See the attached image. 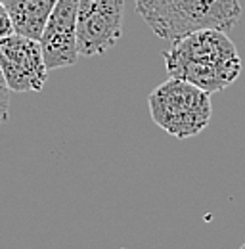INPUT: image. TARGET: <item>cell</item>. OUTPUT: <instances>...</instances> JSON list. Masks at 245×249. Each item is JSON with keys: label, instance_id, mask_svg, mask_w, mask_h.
<instances>
[{"label": "cell", "instance_id": "3", "mask_svg": "<svg viewBox=\"0 0 245 249\" xmlns=\"http://www.w3.org/2000/svg\"><path fill=\"white\" fill-rule=\"evenodd\" d=\"M148 106L153 123L180 140L199 134L213 115L211 94L175 77L150 94Z\"/></svg>", "mask_w": 245, "mask_h": 249}, {"label": "cell", "instance_id": "4", "mask_svg": "<svg viewBox=\"0 0 245 249\" xmlns=\"http://www.w3.org/2000/svg\"><path fill=\"white\" fill-rule=\"evenodd\" d=\"M0 71L10 92H40L48 81L40 42L18 33L0 38Z\"/></svg>", "mask_w": 245, "mask_h": 249}, {"label": "cell", "instance_id": "8", "mask_svg": "<svg viewBox=\"0 0 245 249\" xmlns=\"http://www.w3.org/2000/svg\"><path fill=\"white\" fill-rule=\"evenodd\" d=\"M10 35H14L12 19H10V16H8L6 6L0 2V38H6V36H10Z\"/></svg>", "mask_w": 245, "mask_h": 249}, {"label": "cell", "instance_id": "12", "mask_svg": "<svg viewBox=\"0 0 245 249\" xmlns=\"http://www.w3.org/2000/svg\"><path fill=\"white\" fill-rule=\"evenodd\" d=\"M0 2H2V0H0Z\"/></svg>", "mask_w": 245, "mask_h": 249}, {"label": "cell", "instance_id": "11", "mask_svg": "<svg viewBox=\"0 0 245 249\" xmlns=\"http://www.w3.org/2000/svg\"><path fill=\"white\" fill-rule=\"evenodd\" d=\"M240 249H245V244H244V246H242V248H240Z\"/></svg>", "mask_w": 245, "mask_h": 249}, {"label": "cell", "instance_id": "9", "mask_svg": "<svg viewBox=\"0 0 245 249\" xmlns=\"http://www.w3.org/2000/svg\"><path fill=\"white\" fill-rule=\"evenodd\" d=\"M10 111V89L6 85H0V124L6 123Z\"/></svg>", "mask_w": 245, "mask_h": 249}, {"label": "cell", "instance_id": "6", "mask_svg": "<svg viewBox=\"0 0 245 249\" xmlns=\"http://www.w3.org/2000/svg\"><path fill=\"white\" fill-rule=\"evenodd\" d=\"M77 10L79 0H58L44 25L38 42L48 71L71 67L79 62Z\"/></svg>", "mask_w": 245, "mask_h": 249}, {"label": "cell", "instance_id": "5", "mask_svg": "<svg viewBox=\"0 0 245 249\" xmlns=\"http://www.w3.org/2000/svg\"><path fill=\"white\" fill-rule=\"evenodd\" d=\"M124 0H79L77 46L79 56H102L115 46L122 31Z\"/></svg>", "mask_w": 245, "mask_h": 249}, {"label": "cell", "instance_id": "2", "mask_svg": "<svg viewBox=\"0 0 245 249\" xmlns=\"http://www.w3.org/2000/svg\"><path fill=\"white\" fill-rule=\"evenodd\" d=\"M136 12L159 38L176 40L199 29L230 33L240 16V0H134Z\"/></svg>", "mask_w": 245, "mask_h": 249}, {"label": "cell", "instance_id": "10", "mask_svg": "<svg viewBox=\"0 0 245 249\" xmlns=\"http://www.w3.org/2000/svg\"><path fill=\"white\" fill-rule=\"evenodd\" d=\"M0 85H4V77H2V71H0Z\"/></svg>", "mask_w": 245, "mask_h": 249}, {"label": "cell", "instance_id": "1", "mask_svg": "<svg viewBox=\"0 0 245 249\" xmlns=\"http://www.w3.org/2000/svg\"><path fill=\"white\" fill-rule=\"evenodd\" d=\"M169 77L182 79L209 94L228 89L242 73V58L228 33L199 29L173 40L163 54Z\"/></svg>", "mask_w": 245, "mask_h": 249}, {"label": "cell", "instance_id": "7", "mask_svg": "<svg viewBox=\"0 0 245 249\" xmlns=\"http://www.w3.org/2000/svg\"><path fill=\"white\" fill-rule=\"evenodd\" d=\"M58 0H2L14 33L38 40Z\"/></svg>", "mask_w": 245, "mask_h": 249}]
</instances>
